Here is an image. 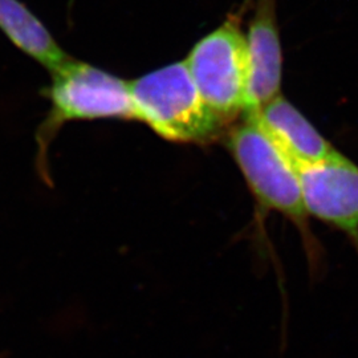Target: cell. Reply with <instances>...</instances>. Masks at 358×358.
Instances as JSON below:
<instances>
[{"label": "cell", "instance_id": "cell-5", "mask_svg": "<svg viewBox=\"0 0 358 358\" xmlns=\"http://www.w3.org/2000/svg\"><path fill=\"white\" fill-rule=\"evenodd\" d=\"M308 215L343 231L358 248V166L341 153L299 169Z\"/></svg>", "mask_w": 358, "mask_h": 358}, {"label": "cell", "instance_id": "cell-2", "mask_svg": "<svg viewBox=\"0 0 358 358\" xmlns=\"http://www.w3.org/2000/svg\"><path fill=\"white\" fill-rule=\"evenodd\" d=\"M243 115L229 136L231 153L259 205L289 219L300 231L308 252L313 254L317 244L309 227L297 167L272 141L256 113Z\"/></svg>", "mask_w": 358, "mask_h": 358}, {"label": "cell", "instance_id": "cell-4", "mask_svg": "<svg viewBox=\"0 0 358 358\" xmlns=\"http://www.w3.org/2000/svg\"><path fill=\"white\" fill-rule=\"evenodd\" d=\"M185 63L203 100L226 124L243 115L250 65L245 35L236 22L198 41Z\"/></svg>", "mask_w": 358, "mask_h": 358}, {"label": "cell", "instance_id": "cell-3", "mask_svg": "<svg viewBox=\"0 0 358 358\" xmlns=\"http://www.w3.org/2000/svg\"><path fill=\"white\" fill-rule=\"evenodd\" d=\"M51 100V112L38 131V171L50 182L45 165L47 150L57 129L73 120L122 118L136 120L129 83L103 69L69 59L52 73V84L45 90Z\"/></svg>", "mask_w": 358, "mask_h": 358}, {"label": "cell", "instance_id": "cell-6", "mask_svg": "<svg viewBox=\"0 0 358 358\" xmlns=\"http://www.w3.org/2000/svg\"><path fill=\"white\" fill-rule=\"evenodd\" d=\"M273 0H260L245 35L250 81L247 108L243 115L257 113L279 96L282 85V56L275 22Z\"/></svg>", "mask_w": 358, "mask_h": 358}, {"label": "cell", "instance_id": "cell-7", "mask_svg": "<svg viewBox=\"0 0 358 358\" xmlns=\"http://www.w3.org/2000/svg\"><path fill=\"white\" fill-rule=\"evenodd\" d=\"M256 117L297 170L337 153L307 118L280 94L266 103Z\"/></svg>", "mask_w": 358, "mask_h": 358}, {"label": "cell", "instance_id": "cell-8", "mask_svg": "<svg viewBox=\"0 0 358 358\" xmlns=\"http://www.w3.org/2000/svg\"><path fill=\"white\" fill-rule=\"evenodd\" d=\"M0 31L15 47L51 73L57 72L71 59L20 0H0Z\"/></svg>", "mask_w": 358, "mask_h": 358}, {"label": "cell", "instance_id": "cell-1", "mask_svg": "<svg viewBox=\"0 0 358 358\" xmlns=\"http://www.w3.org/2000/svg\"><path fill=\"white\" fill-rule=\"evenodd\" d=\"M129 87L136 120L169 141L207 143L226 125L201 96L185 62L130 81Z\"/></svg>", "mask_w": 358, "mask_h": 358}]
</instances>
